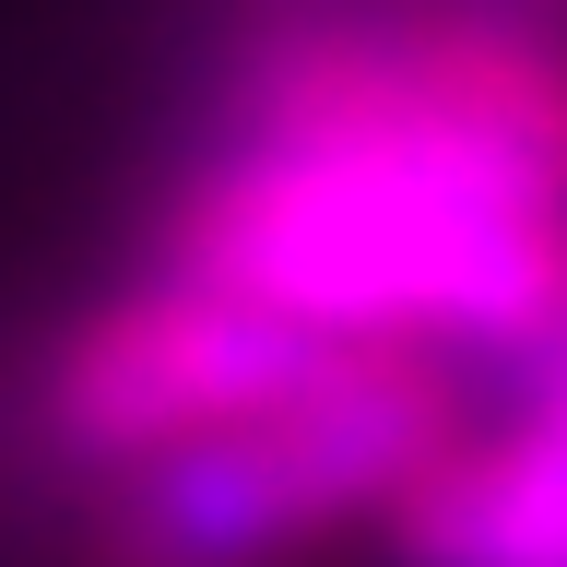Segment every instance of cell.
<instances>
[{"instance_id":"obj_2","label":"cell","mask_w":567,"mask_h":567,"mask_svg":"<svg viewBox=\"0 0 567 567\" xmlns=\"http://www.w3.org/2000/svg\"><path fill=\"white\" fill-rule=\"evenodd\" d=\"M437 450H461V402L425 354H331L272 414L131 473V567H260L308 532L390 508Z\"/></svg>"},{"instance_id":"obj_6","label":"cell","mask_w":567,"mask_h":567,"mask_svg":"<svg viewBox=\"0 0 567 567\" xmlns=\"http://www.w3.org/2000/svg\"><path fill=\"white\" fill-rule=\"evenodd\" d=\"M118 567H131V556H118Z\"/></svg>"},{"instance_id":"obj_5","label":"cell","mask_w":567,"mask_h":567,"mask_svg":"<svg viewBox=\"0 0 567 567\" xmlns=\"http://www.w3.org/2000/svg\"><path fill=\"white\" fill-rule=\"evenodd\" d=\"M532 414H556V425H567V331L532 354Z\"/></svg>"},{"instance_id":"obj_3","label":"cell","mask_w":567,"mask_h":567,"mask_svg":"<svg viewBox=\"0 0 567 567\" xmlns=\"http://www.w3.org/2000/svg\"><path fill=\"white\" fill-rule=\"evenodd\" d=\"M319 367H331V343H308L284 319L166 272V284H142V296H118V308H95L60 343L48 425H60V450L142 473V461H166V450H202L225 425L272 414L284 390L319 379Z\"/></svg>"},{"instance_id":"obj_1","label":"cell","mask_w":567,"mask_h":567,"mask_svg":"<svg viewBox=\"0 0 567 567\" xmlns=\"http://www.w3.org/2000/svg\"><path fill=\"white\" fill-rule=\"evenodd\" d=\"M177 284L331 354L567 331V83L508 35H308L177 202Z\"/></svg>"},{"instance_id":"obj_4","label":"cell","mask_w":567,"mask_h":567,"mask_svg":"<svg viewBox=\"0 0 567 567\" xmlns=\"http://www.w3.org/2000/svg\"><path fill=\"white\" fill-rule=\"evenodd\" d=\"M402 567H567V425L520 414L508 437L437 450L390 496Z\"/></svg>"}]
</instances>
